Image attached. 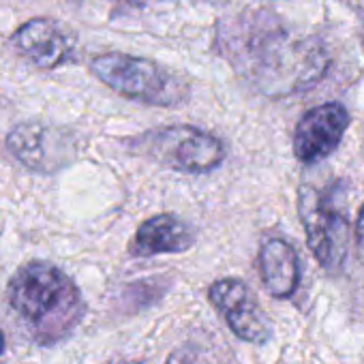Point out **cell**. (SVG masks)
Listing matches in <instances>:
<instances>
[{
  "label": "cell",
  "mask_w": 364,
  "mask_h": 364,
  "mask_svg": "<svg viewBox=\"0 0 364 364\" xmlns=\"http://www.w3.org/2000/svg\"><path fill=\"white\" fill-rule=\"evenodd\" d=\"M219 41L232 67L262 95L281 99L315 86L328 71V50L266 11L223 24Z\"/></svg>",
  "instance_id": "1"
},
{
  "label": "cell",
  "mask_w": 364,
  "mask_h": 364,
  "mask_svg": "<svg viewBox=\"0 0 364 364\" xmlns=\"http://www.w3.org/2000/svg\"><path fill=\"white\" fill-rule=\"evenodd\" d=\"M9 302L31 323L41 343L67 336L84 315L75 283L48 262H31L11 277Z\"/></svg>",
  "instance_id": "2"
},
{
  "label": "cell",
  "mask_w": 364,
  "mask_h": 364,
  "mask_svg": "<svg viewBox=\"0 0 364 364\" xmlns=\"http://www.w3.org/2000/svg\"><path fill=\"white\" fill-rule=\"evenodd\" d=\"M90 69L114 92L144 105L171 107L185 103L189 97L185 77L150 58L112 52L92 58Z\"/></svg>",
  "instance_id": "3"
},
{
  "label": "cell",
  "mask_w": 364,
  "mask_h": 364,
  "mask_svg": "<svg viewBox=\"0 0 364 364\" xmlns=\"http://www.w3.org/2000/svg\"><path fill=\"white\" fill-rule=\"evenodd\" d=\"M129 148L154 163L182 171L208 173L225 161V146L213 133L191 124H169L150 129L129 141Z\"/></svg>",
  "instance_id": "4"
},
{
  "label": "cell",
  "mask_w": 364,
  "mask_h": 364,
  "mask_svg": "<svg viewBox=\"0 0 364 364\" xmlns=\"http://www.w3.org/2000/svg\"><path fill=\"white\" fill-rule=\"evenodd\" d=\"M298 213L315 259L326 270H338L347 257L349 245V223L345 215L334 206L330 196L313 185L300 187Z\"/></svg>",
  "instance_id": "5"
},
{
  "label": "cell",
  "mask_w": 364,
  "mask_h": 364,
  "mask_svg": "<svg viewBox=\"0 0 364 364\" xmlns=\"http://www.w3.org/2000/svg\"><path fill=\"white\" fill-rule=\"evenodd\" d=\"M208 298L238 338L249 343H264L270 338L272 326L253 289L245 281L221 279L210 285Z\"/></svg>",
  "instance_id": "6"
},
{
  "label": "cell",
  "mask_w": 364,
  "mask_h": 364,
  "mask_svg": "<svg viewBox=\"0 0 364 364\" xmlns=\"http://www.w3.org/2000/svg\"><path fill=\"white\" fill-rule=\"evenodd\" d=\"M349 127V112L341 103H323L309 109L294 133V154L304 165L326 161L341 144Z\"/></svg>",
  "instance_id": "7"
},
{
  "label": "cell",
  "mask_w": 364,
  "mask_h": 364,
  "mask_svg": "<svg viewBox=\"0 0 364 364\" xmlns=\"http://www.w3.org/2000/svg\"><path fill=\"white\" fill-rule=\"evenodd\" d=\"M7 144L16 159L35 171H56L71 159V139L63 131L37 122L18 124Z\"/></svg>",
  "instance_id": "8"
},
{
  "label": "cell",
  "mask_w": 364,
  "mask_h": 364,
  "mask_svg": "<svg viewBox=\"0 0 364 364\" xmlns=\"http://www.w3.org/2000/svg\"><path fill=\"white\" fill-rule=\"evenodd\" d=\"M11 46L31 65L39 69H56L71 56L73 39L54 20L35 18L24 22L11 35Z\"/></svg>",
  "instance_id": "9"
},
{
  "label": "cell",
  "mask_w": 364,
  "mask_h": 364,
  "mask_svg": "<svg viewBox=\"0 0 364 364\" xmlns=\"http://www.w3.org/2000/svg\"><path fill=\"white\" fill-rule=\"evenodd\" d=\"M193 242H196V234L187 221H182L176 215L163 213L146 219L137 228L129 245V253L135 257L185 253L193 247Z\"/></svg>",
  "instance_id": "10"
},
{
  "label": "cell",
  "mask_w": 364,
  "mask_h": 364,
  "mask_svg": "<svg viewBox=\"0 0 364 364\" xmlns=\"http://www.w3.org/2000/svg\"><path fill=\"white\" fill-rule=\"evenodd\" d=\"M259 277L274 298H291L300 285L296 249L283 238H268L259 249Z\"/></svg>",
  "instance_id": "11"
},
{
  "label": "cell",
  "mask_w": 364,
  "mask_h": 364,
  "mask_svg": "<svg viewBox=\"0 0 364 364\" xmlns=\"http://www.w3.org/2000/svg\"><path fill=\"white\" fill-rule=\"evenodd\" d=\"M355 240L360 245V249L364 251V204H362V210L358 215V225H355Z\"/></svg>",
  "instance_id": "12"
},
{
  "label": "cell",
  "mask_w": 364,
  "mask_h": 364,
  "mask_svg": "<svg viewBox=\"0 0 364 364\" xmlns=\"http://www.w3.org/2000/svg\"><path fill=\"white\" fill-rule=\"evenodd\" d=\"M165 364H191V360L187 355H182V353H171Z\"/></svg>",
  "instance_id": "13"
},
{
  "label": "cell",
  "mask_w": 364,
  "mask_h": 364,
  "mask_svg": "<svg viewBox=\"0 0 364 364\" xmlns=\"http://www.w3.org/2000/svg\"><path fill=\"white\" fill-rule=\"evenodd\" d=\"M3 351H5V334L0 330V355H3Z\"/></svg>",
  "instance_id": "14"
}]
</instances>
